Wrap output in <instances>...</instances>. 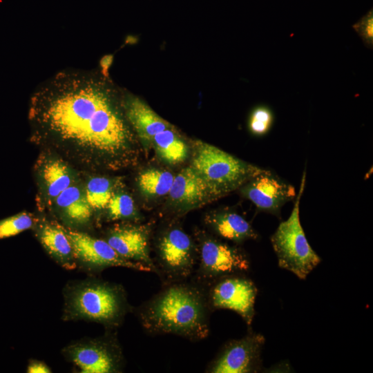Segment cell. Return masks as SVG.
<instances>
[{
    "instance_id": "5bb4252c",
    "label": "cell",
    "mask_w": 373,
    "mask_h": 373,
    "mask_svg": "<svg viewBox=\"0 0 373 373\" xmlns=\"http://www.w3.org/2000/svg\"><path fill=\"white\" fill-rule=\"evenodd\" d=\"M122 106L128 122L143 142H152L157 133L170 127L166 120L137 97L127 95Z\"/></svg>"
},
{
    "instance_id": "6da1fadb",
    "label": "cell",
    "mask_w": 373,
    "mask_h": 373,
    "mask_svg": "<svg viewBox=\"0 0 373 373\" xmlns=\"http://www.w3.org/2000/svg\"><path fill=\"white\" fill-rule=\"evenodd\" d=\"M108 78L67 69L37 86L28 107L32 142L86 169L126 160L132 134Z\"/></svg>"
},
{
    "instance_id": "3957f363",
    "label": "cell",
    "mask_w": 373,
    "mask_h": 373,
    "mask_svg": "<svg viewBox=\"0 0 373 373\" xmlns=\"http://www.w3.org/2000/svg\"><path fill=\"white\" fill-rule=\"evenodd\" d=\"M122 289L104 282L79 284L68 292L66 315L70 319H86L106 325H118L126 311Z\"/></svg>"
},
{
    "instance_id": "8992f818",
    "label": "cell",
    "mask_w": 373,
    "mask_h": 373,
    "mask_svg": "<svg viewBox=\"0 0 373 373\" xmlns=\"http://www.w3.org/2000/svg\"><path fill=\"white\" fill-rule=\"evenodd\" d=\"M206 297L210 309H227L239 314L247 325L255 315L257 288L246 274L227 275L207 284Z\"/></svg>"
},
{
    "instance_id": "cb8c5ba5",
    "label": "cell",
    "mask_w": 373,
    "mask_h": 373,
    "mask_svg": "<svg viewBox=\"0 0 373 373\" xmlns=\"http://www.w3.org/2000/svg\"><path fill=\"white\" fill-rule=\"evenodd\" d=\"M363 43L370 48L373 46V11L369 10L361 19L353 25Z\"/></svg>"
},
{
    "instance_id": "277c9868",
    "label": "cell",
    "mask_w": 373,
    "mask_h": 373,
    "mask_svg": "<svg viewBox=\"0 0 373 373\" xmlns=\"http://www.w3.org/2000/svg\"><path fill=\"white\" fill-rule=\"evenodd\" d=\"M305 171L289 217L280 223L271 236V242L280 267L304 280L321 262V258L307 241L300 220V201L305 186Z\"/></svg>"
},
{
    "instance_id": "484cf974",
    "label": "cell",
    "mask_w": 373,
    "mask_h": 373,
    "mask_svg": "<svg viewBox=\"0 0 373 373\" xmlns=\"http://www.w3.org/2000/svg\"><path fill=\"white\" fill-rule=\"evenodd\" d=\"M113 60V56L112 55H106L101 61V66H102V73L107 77H108V70L109 68V66L112 63Z\"/></svg>"
},
{
    "instance_id": "d6986e66",
    "label": "cell",
    "mask_w": 373,
    "mask_h": 373,
    "mask_svg": "<svg viewBox=\"0 0 373 373\" xmlns=\"http://www.w3.org/2000/svg\"><path fill=\"white\" fill-rule=\"evenodd\" d=\"M173 175L155 169L142 172L137 184L141 192L148 196H160L169 193L173 182Z\"/></svg>"
},
{
    "instance_id": "ffe728a7",
    "label": "cell",
    "mask_w": 373,
    "mask_h": 373,
    "mask_svg": "<svg viewBox=\"0 0 373 373\" xmlns=\"http://www.w3.org/2000/svg\"><path fill=\"white\" fill-rule=\"evenodd\" d=\"M86 198L93 210L106 209L113 194L111 180L104 177H93L85 185Z\"/></svg>"
},
{
    "instance_id": "9a60e30c",
    "label": "cell",
    "mask_w": 373,
    "mask_h": 373,
    "mask_svg": "<svg viewBox=\"0 0 373 373\" xmlns=\"http://www.w3.org/2000/svg\"><path fill=\"white\" fill-rule=\"evenodd\" d=\"M169 193L173 202L185 206L216 198L204 179L192 166L184 169L174 177Z\"/></svg>"
},
{
    "instance_id": "7a4b0ae2",
    "label": "cell",
    "mask_w": 373,
    "mask_h": 373,
    "mask_svg": "<svg viewBox=\"0 0 373 373\" xmlns=\"http://www.w3.org/2000/svg\"><path fill=\"white\" fill-rule=\"evenodd\" d=\"M210 307L205 291L197 285L170 283L140 312L143 327L153 334H172L191 341L209 334Z\"/></svg>"
},
{
    "instance_id": "44dd1931",
    "label": "cell",
    "mask_w": 373,
    "mask_h": 373,
    "mask_svg": "<svg viewBox=\"0 0 373 373\" xmlns=\"http://www.w3.org/2000/svg\"><path fill=\"white\" fill-rule=\"evenodd\" d=\"M106 209L108 218L113 220L131 218L135 213L132 198L123 192H113Z\"/></svg>"
},
{
    "instance_id": "603a6c76",
    "label": "cell",
    "mask_w": 373,
    "mask_h": 373,
    "mask_svg": "<svg viewBox=\"0 0 373 373\" xmlns=\"http://www.w3.org/2000/svg\"><path fill=\"white\" fill-rule=\"evenodd\" d=\"M274 122V114L266 106L256 107L250 114L248 127L250 132L256 136L266 135Z\"/></svg>"
},
{
    "instance_id": "5b68a950",
    "label": "cell",
    "mask_w": 373,
    "mask_h": 373,
    "mask_svg": "<svg viewBox=\"0 0 373 373\" xmlns=\"http://www.w3.org/2000/svg\"><path fill=\"white\" fill-rule=\"evenodd\" d=\"M191 166L204 179L216 198L266 171L206 143L198 144Z\"/></svg>"
},
{
    "instance_id": "52a82bcc",
    "label": "cell",
    "mask_w": 373,
    "mask_h": 373,
    "mask_svg": "<svg viewBox=\"0 0 373 373\" xmlns=\"http://www.w3.org/2000/svg\"><path fill=\"white\" fill-rule=\"evenodd\" d=\"M156 273L170 283L189 276L196 265V256L190 237L182 229L173 228L162 235L157 244Z\"/></svg>"
},
{
    "instance_id": "4fadbf2b",
    "label": "cell",
    "mask_w": 373,
    "mask_h": 373,
    "mask_svg": "<svg viewBox=\"0 0 373 373\" xmlns=\"http://www.w3.org/2000/svg\"><path fill=\"white\" fill-rule=\"evenodd\" d=\"M106 241L124 258L142 263L156 272L145 227L131 224L115 226L109 231Z\"/></svg>"
},
{
    "instance_id": "30bf717a",
    "label": "cell",
    "mask_w": 373,
    "mask_h": 373,
    "mask_svg": "<svg viewBox=\"0 0 373 373\" xmlns=\"http://www.w3.org/2000/svg\"><path fill=\"white\" fill-rule=\"evenodd\" d=\"M242 186L245 197L259 211L276 216L280 214V209L285 203L296 196L294 186L267 169L249 180Z\"/></svg>"
},
{
    "instance_id": "8fae6325",
    "label": "cell",
    "mask_w": 373,
    "mask_h": 373,
    "mask_svg": "<svg viewBox=\"0 0 373 373\" xmlns=\"http://www.w3.org/2000/svg\"><path fill=\"white\" fill-rule=\"evenodd\" d=\"M66 231L75 258L87 265L97 268L122 267L142 271H152L142 263L126 260L119 256L106 240L77 231L66 229Z\"/></svg>"
},
{
    "instance_id": "7c38bea8",
    "label": "cell",
    "mask_w": 373,
    "mask_h": 373,
    "mask_svg": "<svg viewBox=\"0 0 373 373\" xmlns=\"http://www.w3.org/2000/svg\"><path fill=\"white\" fill-rule=\"evenodd\" d=\"M66 353L83 373L116 372L120 368L121 353L113 342L78 343L66 347Z\"/></svg>"
},
{
    "instance_id": "ac0fdd59",
    "label": "cell",
    "mask_w": 373,
    "mask_h": 373,
    "mask_svg": "<svg viewBox=\"0 0 373 373\" xmlns=\"http://www.w3.org/2000/svg\"><path fill=\"white\" fill-rule=\"evenodd\" d=\"M152 142L159 156L168 163H180L187 156L186 145L169 128L157 133Z\"/></svg>"
},
{
    "instance_id": "7402d4cb",
    "label": "cell",
    "mask_w": 373,
    "mask_h": 373,
    "mask_svg": "<svg viewBox=\"0 0 373 373\" xmlns=\"http://www.w3.org/2000/svg\"><path fill=\"white\" fill-rule=\"evenodd\" d=\"M33 216L27 212H21L0 220V239L15 236L34 224Z\"/></svg>"
},
{
    "instance_id": "e0dca14e",
    "label": "cell",
    "mask_w": 373,
    "mask_h": 373,
    "mask_svg": "<svg viewBox=\"0 0 373 373\" xmlns=\"http://www.w3.org/2000/svg\"><path fill=\"white\" fill-rule=\"evenodd\" d=\"M213 231L222 238L240 243L247 240H256L258 233L241 215L233 211L213 213L207 219Z\"/></svg>"
},
{
    "instance_id": "2e32d148",
    "label": "cell",
    "mask_w": 373,
    "mask_h": 373,
    "mask_svg": "<svg viewBox=\"0 0 373 373\" xmlns=\"http://www.w3.org/2000/svg\"><path fill=\"white\" fill-rule=\"evenodd\" d=\"M37 237L48 253L67 269L75 267L73 247L66 229L54 222L39 224Z\"/></svg>"
},
{
    "instance_id": "ba28073f",
    "label": "cell",
    "mask_w": 373,
    "mask_h": 373,
    "mask_svg": "<svg viewBox=\"0 0 373 373\" xmlns=\"http://www.w3.org/2000/svg\"><path fill=\"white\" fill-rule=\"evenodd\" d=\"M198 259V279L207 284L227 275L246 274L251 267L248 256L241 249L212 238L202 241Z\"/></svg>"
},
{
    "instance_id": "d4e9b609",
    "label": "cell",
    "mask_w": 373,
    "mask_h": 373,
    "mask_svg": "<svg viewBox=\"0 0 373 373\" xmlns=\"http://www.w3.org/2000/svg\"><path fill=\"white\" fill-rule=\"evenodd\" d=\"M28 373H50V369L44 363L38 361H32L27 368Z\"/></svg>"
},
{
    "instance_id": "9c48e42d",
    "label": "cell",
    "mask_w": 373,
    "mask_h": 373,
    "mask_svg": "<svg viewBox=\"0 0 373 373\" xmlns=\"http://www.w3.org/2000/svg\"><path fill=\"white\" fill-rule=\"evenodd\" d=\"M265 337L250 332L244 337L224 345L207 369L212 373L256 372L261 367V352Z\"/></svg>"
}]
</instances>
